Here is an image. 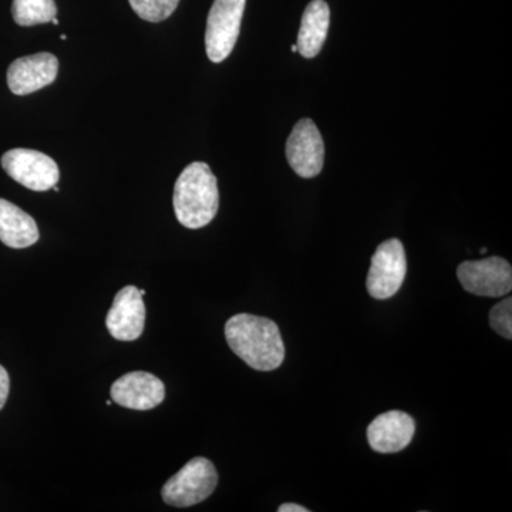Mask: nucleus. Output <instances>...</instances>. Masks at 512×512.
<instances>
[{"label":"nucleus","instance_id":"16","mask_svg":"<svg viewBox=\"0 0 512 512\" xmlns=\"http://www.w3.org/2000/svg\"><path fill=\"white\" fill-rule=\"evenodd\" d=\"M138 18L158 23L170 18L180 0H128Z\"/></svg>","mask_w":512,"mask_h":512},{"label":"nucleus","instance_id":"9","mask_svg":"<svg viewBox=\"0 0 512 512\" xmlns=\"http://www.w3.org/2000/svg\"><path fill=\"white\" fill-rule=\"evenodd\" d=\"M146 325V305L136 286H126L117 292L106 318L110 335L121 342H133L143 335Z\"/></svg>","mask_w":512,"mask_h":512},{"label":"nucleus","instance_id":"21","mask_svg":"<svg viewBox=\"0 0 512 512\" xmlns=\"http://www.w3.org/2000/svg\"><path fill=\"white\" fill-rule=\"evenodd\" d=\"M480 254H487V248H481L480 249Z\"/></svg>","mask_w":512,"mask_h":512},{"label":"nucleus","instance_id":"7","mask_svg":"<svg viewBox=\"0 0 512 512\" xmlns=\"http://www.w3.org/2000/svg\"><path fill=\"white\" fill-rule=\"evenodd\" d=\"M458 281L471 295L501 298L512 289V268L500 256L466 261L457 268Z\"/></svg>","mask_w":512,"mask_h":512},{"label":"nucleus","instance_id":"13","mask_svg":"<svg viewBox=\"0 0 512 512\" xmlns=\"http://www.w3.org/2000/svg\"><path fill=\"white\" fill-rule=\"evenodd\" d=\"M36 221L12 202L0 198V241L6 247L23 249L39 241Z\"/></svg>","mask_w":512,"mask_h":512},{"label":"nucleus","instance_id":"5","mask_svg":"<svg viewBox=\"0 0 512 512\" xmlns=\"http://www.w3.org/2000/svg\"><path fill=\"white\" fill-rule=\"evenodd\" d=\"M407 274V259L399 239H387L377 247L367 275V292L372 298L384 301L402 288Z\"/></svg>","mask_w":512,"mask_h":512},{"label":"nucleus","instance_id":"1","mask_svg":"<svg viewBox=\"0 0 512 512\" xmlns=\"http://www.w3.org/2000/svg\"><path fill=\"white\" fill-rule=\"evenodd\" d=\"M232 352L258 372H272L284 363L285 345L274 320L239 313L225 325Z\"/></svg>","mask_w":512,"mask_h":512},{"label":"nucleus","instance_id":"24","mask_svg":"<svg viewBox=\"0 0 512 512\" xmlns=\"http://www.w3.org/2000/svg\"><path fill=\"white\" fill-rule=\"evenodd\" d=\"M52 190L55 192H59V188H57L56 185H55V187L52 188Z\"/></svg>","mask_w":512,"mask_h":512},{"label":"nucleus","instance_id":"18","mask_svg":"<svg viewBox=\"0 0 512 512\" xmlns=\"http://www.w3.org/2000/svg\"><path fill=\"white\" fill-rule=\"evenodd\" d=\"M9 390L10 377L8 370L0 365V410H2L3 407H5L6 402H8Z\"/></svg>","mask_w":512,"mask_h":512},{"label":"nucleus","instance_id":"8","mask_svg":"<svg viewBox=\"0 0 512 512\" xmlns=\"http://www.w3.org/2000/svg\"><path fill=\"white\" fill-rule=\"evenodd\" d=\"M286 157L299 177L313 178L325 163V144L319 128L311 119H303L293 127L286 143Z\"/></svg>","mask_w":512,"mask_h":512},{"label":"nucleus","instance_id":"20","mask_svg":"<svg viewBox=\"0 0 512 512\" xmlns=\"http://www.w3.org/2000/svg\"><path fill=\"white\" fill-rule=\"evenodd\" d=\"M292 52H293V53H298V46L293 45V46H292Z\"/></svg>","mask_w":512,"mask_h":512},{"label":"nucleus","instance_id":"19","mask_svg":"<svg viewBox=\"0 0 512 512\" xmlns=\"http://www.w3.org/2000/svg\"><path fill=\"white\" fill-rule=\"evenodd\" d=\"M279 512H308V508L302 507L299 504H282L278 508Z\"/></svg>","mask_w":512,"mask_h":512},{"label":"nucleus","instance_id":"15","mask_svg":"<svg viewBox=\"0 0 512 512\" xmlns=\"http://www.w3.org/2000/svg\"><path fill=\"white\" fill-rule=\"evenodd\" d=\"M12 15L19 26L43 25L56 18V3L55 0H13Z\"/></svg>","mask_w":512,"mask_h":512},{"label":"nucleus","instance_id":"14","mask_svg":"<svg viewBox=\"0 0 512 512\" xmlns=\"http://www.w3.org/2000/svg\"><path fill=\"white\" fill-rule=\"evenodd\" d=\"M329 23L328 3L325 0H312L303 13L298 43H296L298 52L305 59H313L319 55L328 36Z\"/></svg>","mask_w":512,"mask_h":512},{"label":"nucleus","instance_id":"25","mask_svg":"<svg viewBox=\"0 0 512 512\" xmlns=\"http://www.w3.org/2000/svg\"><path fill=\"white\" fill-rule=\"evenodd\" d=\"M60 39H62V40H66V39H67V36H66V35H62V37H60Z\"/></svg>","mask_w":512,"mask_h":512},{"label":"nucleus","instance_id":"12","mask_svg":"<svg viewBox=\"0 0 512 512\" xmlns=\"http://www.w3.org/2000/svg\"><path fill=\"white\" fill-rule=\"evenodd\" d=\"M416 433L413 417L399 410L377 416L367 427V441L376 453L393 454L412 443Z\"/></svg>","mask_w":512,"mask_h":512},{"label":"nucleus","instance_id":"3","mask_svg":"<svg viewBox=\"0 0 512 512\" xmlns=\"http://www.w3.org/2000/svg\"><path fill=\"white\" fill-rule=\"evenodd\" d=\"M218 484L217 468L208 458H192L164 484L165 504L177 508L192 507L207 500Z\"/></svg>","mask_w":512,"mask_h":512},{"label":"nucleus","instance_id":"10","mask_svg":"<svg viewBox=\"0 0 512 512\" xmlns=\"http://www.w3.org/2000/svg\"><path fill=\"white\" fill-rule=\"evenodd\" d=\"M111 402L126 409H156L165 399L163 380L148 372H131L121 376L110 389Z\"/></svg>","mask_w":512,"mask_h":512},{"label":"nucleus","instance_id":"6","mask_svg":"<svg viewBox=\"0 0 512 512\" xmlns=\"http://www.w3.org/2000/svg\"><path fill=\"white\" fill-rule=\"evenodd\" d=\"M2 167L10 178L32 191H47L60 180L56 161L28 148H13L3 154Z\"/></svg>","mask_w":512,"mask_h":512},{"label":"nucleus","instance_id":"2","mask_svg":"<svg viewBox=\"0 0 512 512\" xmlns=\"http://www.w3.org/2000/svg\"><path fill=\"white\" fill-rule=\"evenodd\" d=\"M175 217L183 227H207L220 208V191L217 177L210 165L195 161L178 177L174 187Z\"/></svg>","mask_w":512,"mask_h":512},{"label":"nucleus","instance_id":"17","mask_svg":"<svg viewBox=\"0 0 512 512\" xmlns=\"http://www.w3.org/2000/svg\"><path fill=\"white\" fill-rule=\"evenodd\" d=\"M490 326L494 332L503 338L512 339V299L507 298L505 301L495 305L490 312Z\"/></svg>","mask_w":512,"mask_h":512},{"label":"nucleus","instance_id":"22","mask_svg":"<svg viewBox=\"0 0 512 512\" xmlns=\"http://www.w3.org/2000/svg\"><path fill=\"white\" fill-rule=\"evenodd\" d=\"M53 25H59V20L57 18L52 20Z\"/></svg>","mask_w":512,"mask_h":512},{"label":"nucleus","instance_id":"11","mask_svg":"<svg viewBox=\"0 0 512 512\" xmlns=\"http://www.w3.org/2000/svg\"><path fill=\"white\" fill-rule=\"evenodd\" d=\"M59 60L52 53L20 57L10 64L8 86L16 96L32 94L55 82Z\"/></svg>","mask_w":512,"mask_h":512},{"label":"nucleus","instance_id":"4","mask_svg":"<svg viewBox=\"0 0 512 512\" xmlns=\"http://www.w3.org/2000/svg\"><path fill=\"white\" fill-rule=\"evenodd\" d=\"M247 0H215L207 19L205 47L211 62L221 63L237 45Z\"/></svg>","mask_w":512,"mask_h":512},{"label":"nucleus","instance_id":"23","mask_svg":"<svg viewBox=\"0 0 512 512\" xmlns=\"http://www.w3.org/2000/svg\"><path fill=\"white\" fill-rule=\"evenodd\" d=\"M140 293H141V295H143V296H144V295H146V291H144V289H140Z\"/></svg>","mask_w":512,"mask_h":512}]
</instances>
